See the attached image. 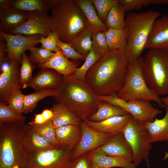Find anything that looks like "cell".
Here are the masks:
<instances>
[{
	"label": "cell",
	"instance_id": "40",
	"mask_svg": "<svg viewBox=\"0 0 168 168\" xmlns=\"http://www.w3.org/2000/svg\"><path fill=\"white\" fill-rule=\"evenodd\" d=\"M21 87L18 88L12 91L8 104L16 112L22 114L25 95L21 92Z\"/></svg>",
	"mask_w": 168,
	"mask_h": 168
},
{
	"label": "cell",
	"instance_id": "45",
	"mask_svg": "<svg viewBox=\"0 0 168 168\" xmlns=\"http://www.w3.org/2000/svg\"><path fill=\"white\" fill-rule=\"evenodd\" d=\"M53 116V113L51 109H45L41 113L35 114L34 118L31 121L36 124H42L51 120Z\"/></svg>",
	"mask_w": 168,
	"mask_h": 168
},
{
	"label": "cell",
	"instance_id": "49",
	"mask_svg": "<svg viewBox=\"0 0 168 168\" xmlns=\"http://www.w3.org/2000/svg\"><path fill=\"white\" fill-rule=\"evenodd\" d=\"M161 99L163 103L166 107L168 106V96L163 97L161 98ZM167 155L168 156V152L167 153Z\"/></svg>",
	"mask_w": 168,
	"mask_h": 168
},
{
	"label": "cell",
	"instance_id": "37",
	"mask_svg": "<svg viewBox=\"0 0 168 168\" xmlns=\"http://www.w3.org/2000/svg\"><path fill=\"white\" fill-rule=\"evenodd\" d=\"M26 117L12 108L9 105L0 103V123H11L25 121Z\"/></svg>",
	"mask_w": 168,
	"mask_h": 168
},
{
	"label": "cell",
	"instance_id": "27",
	"mask_svg": "<svg viewBox=\"0 0 168 168\" xmlns=\"http://www.w3.org/2000/svg\"><path fill=\"white\" fill-rule=\"evenodd\" d=\"M26 145L28 154L55 148L36 133L28 124L26 128Z\"/></svg>",
	"mask_w": 168,
	"mask_h": 168
},
{
	"label": "cell",
	"instance_id": "32",
	"mask_svg": "<svg viewBox=\"0 0 168 168\" xmlns=\"http://www.w3.org/2000/svg\"><path fill=\"white\" fill-rule=\"evenodd\" d=\"M58 91V89L36 91L28 95H25L22 113L32 112L40 100L48 96L55 97L57 96Z\"/></svg>",
	"mask_w": 168,
	"mask_h": 168
},
{
	"label": "cell",
	"instance_id": "30",
	"mask_svg": "<svg viewBox=\"0 0 168 168\" xmlns=\"http://www.w3.org/2000/svg\"><path fill=\"white\" fill-rule=\"evenodd\" d=\"M28 124L37 134L41 136L55 148H61L56 136L55 129L51 120L41 124H37L32 121Z\"/></svg>",
	"mask_w": 168,
	"mask_h": 168
},
{
	"label": "cell",
	"instance_id": "16",
	"mask_svg": "<svg viewBox=\"0 0 168 168\" xmlns=\"http://www.w3.org/2000/svg\"><path fill=\"white\" fill-rule=\"evenodd\" d=\"M159 49L168 51V14L155 21L145 47V49Z\"/></svg>",
	"mask_w": 168,
	"mask_h": 168
},
{
	"label": "cell",
	"instance_id": "28",
	"mask_svg": "<svg viewBox=\"0 0 168 168\" xmlns=\"http://www.w3.org/2000/svg\"><path fill=\"white\" fill-rule=\"evenodd\" d=\"M105 36L110 51L117 49L127 50L128 45L124 29L109 28L105 32Z\"/></svg>",
	"mask_w": 168,
	"mask_h": 168
},
{
	"label": "cell",
	"instance_id": "6",
	"mask_svg": "<svg viewBox=\"0 0 168 168\" xmlns=\"http://www.w3.org/2000/svg\"><path fill=\"white\" fill-rule=\"evenodd\" d=\"M142 72L149 88L159 96L168 95V51L149 49L143 58Z\"/></svg>",
	"mask_w": 168,
	"mask_h": 168
},
{
	"label": "cell",
	"instance_id": "31",
	"mask_svg": "<svg viewBox=\"0 0 168 168\" xmlns=\"http://www.w3.org/2000/svg\"><path fill=\"white\" fill-rule=\"evenodd\" d=\"M125 12L119 2L109 11L105 22L108 28L124 29L125 26Z\"/></svg>",
	"mask_w": 168,
	"mask_h": 168
},
{
	"label": "cell",
	"instance_id": "29",
	"mask_svg": "<svg viewBox=\"0 0 168 168\" xmlns=\"http://www.w3.org/2000/svg\"><path fill=\"white\" fill-rule=\"evenodd\" d=\"M92 33L88 28L84 29L69 44L77 52L86 58L89 52L92 49Z\"/></svg>",
	"mask_w": 168,
	"mask_h": 168
},
{
	"label": "cell",
	"instance_id": "1",
	"mask_svg": "<svg viewBox=\"0 0 168 168\" xmlns=\"http://www.w3.org/2000/svg\"><path fill=\"white\" fill-rule=\"evenodd\" d=\"M128 64L127 50H110L92 66L85 81L97 96L116 95L123 86Z\"/></svg>",
	"mask_w": 168,
	"mask_h": 168
},
{
	"label": "cell",
	"instance_id": "4",
	"mask_svg": "<svg viewBox=\"0 0 168 168\" xmlns=\"http://www.w3.org/2000/svg\"><path fill=\"white\" fill-rule=\"evenodd\" d=\"M24 121L0 123V168H20L27 155Z\"/></svg>",
	"mask_w": 168,
	"mask_h": 168
},
{
	"label": "cell",
	"instance_id": "48",
	"mask_svg": "<svg viewBox=\"0 0 168 168\" xmlns=\"http://www.w3.org/2000/svg\"><path fill=\"white\" fill-rule=\"evenodd\" d=\"M150 4L160 5L168 3V0H149Z\"/></svg>",
	"mask_w": 168,
	"mask_h": 168
},
{
	"label": "cell",
	"instance_id": "22",
	"mask_svg": "<svg viewBox=\"0 0 168 168\" xmlns=\"http://www.w3.org/2000/svg\"><path fill=\"white\" fill-rule=\"evenodd\" d=\"M37 66L40 68L54 69L63 76L73 74L77 68V64L65 58L61 50L55 53L46 63Z\"/></svg>",
	"mask_w": 168,
	"mask_h": 168
},
{
	"label": "cell",
	"instance_id": "12",
	"mask_svg": "<svg viewBox=\"0 0 168 168\" xmlns=\"http://www.w3.org/2000/svg\"><path fill=\"white\" fill-rule=\"evenodd\" d=\"M49 16L47 12L38 11L28 12L27 20L8 34L27 36L40 35L47 37L51 32L48 25Z\"/></svg>",
	"mask_w": 168,
	"mask_h": 168
},
{
	"label": "cell",
	"instance_id": "38",
	"mask_svg": "<svg viewBox=\"0 0 168 168\" xmlns=\"http://www.w3.org/2000/svg\"><path fill=\"white\" fill-rule=\"evenodd\" d=\"M100 20L105 23L111 8L119 2V0H91Z\"/></svg>",
	"mask_w": 168,
	"mask_h": 168
},
{
	"label": "cell",
	"instance_id": "8",
	"mask_svg": "<svg viewBox=\"0 0 168 168\" xmlns=\"http://www.w3.org/2000/svg\"><path fill=\"white\" fill-rule=\"evenodd\" d=\"M133 154V162L137 166L143 160L149 166L148 156L152 148L145 123L133 118L122 132Z\"/></svg>",
	"mask_w": 168,
	"mask_h": 168
},
{
	"label": "cell",
	"instance_id": "36",
	"mask_svg": "<svg viewBox=\"0 0 168 168\" xmlns=\"http://www.w3.org/2000/svg\"><path fill=\"white\" fill-rule=\"evenodd\" d=\"M102 57L96 55L93 49L89 52L82 65L77 68L72 75L76 79L85 81L87 73L92 66Z\"/></svg>",
	"mask_w": 168,
	"mask_h": 168
},
{
	"label": "cell",
	"instance_id": "21",
	"mask_svg": "<svg viewBox=\"0 0 168 168\" xmlns=\"http://www.w3.org/2000/svg\"><path fill=\"white\" fill-rule=\"evenodd\" d=\"M28 17V12L13 8L0 11V31L9 32L25 22Z\"/></svg>",
	"mask_w": 168,
	"mask_h": 168
},
{
	"label": "cell",
	"instance_id": "18",
	"mask_svg": "<svg viewBox=\"0 0 168 168\" xmlns=\"http://www.w3.org/2000/svg\"><path fill=\"white\" fill-rule=\"evenodd\" d=\"M41 70L34 77L28 86L33 88L36 91L58 89L63 82V77L57 72L50 69L41 68Z\"/></svg>",
	"mask_w": 168,
	"mask_h": 168
},
{
	"label": "cell",
	"instance_id": "42",
	"mask_svg": "<svg viewBox=\"0 0 168 168\" xmlns=\"http://www.w3.org/2000/svg\"><path fill=\"white\" fill-rule=\"evenodd\" d=\"M58 38V37L55 34L51 32L47 37L41 36L39 42L41 44V47L56 53L61 50L56 44Z\"/></svg>",
	"mask_w": 168,
	"mask_h": 168
},
{
	"label": "cell",
	"instance_id": "23",
	"mask_svg": "<svg viewBox=\"0 0 168 168\" xmlns=\"http://www.w3.org/2000/svg\"><path fill=\"white\" fill-rule=\"evenodd\" d=\"M51 109L53 116L51 121L55 129L68 125H80L82 121L64 105L58 103Z\"/></svg>",
	"mask_w": 168,
	"mask_h": 168
},
{
	"label": "cell",
	"instance_id": "13",
	"mask_svg": "<svg viewBox=\"0 0 168 168\" xmlns=\"http://www.w3.org/2000/svg\"><path fill=\"white\" fill-rule=\"evenodd\" d=\"M80 126L82 137L73 152L72 156L74 159L104 145L113 135L96 131L88 126L82 121Z\"/></svg>",
	"mask_w": 168,
	"mask_h": 168
},
{
	"label": "cell",
	"instance_id": "3",
	"mask_svg": "<svg viewBox=\"0 0 168 168\" xmlns=\"http://www.w3.org/2000/svg\"><path fill=\"white\" fill-rule=\"evenodd\" d=\"M63 76L62 84L54 97L58 103L65 105L81 121L88 119L102 101L86 81L77 79L72 75Z\"/></svg>",
	"mask_w": 168,
	"mask_h": 168
},
{
	"label": "cell",
	"instance_id": "19",
	"mask_svg": "<svg viewBox=\"0 0 168 168\" xmlns=\"http://www.w3.org/2000/svg\"><path fill=\"white\" fill-rule=\"evenodd\" d=\"M57 139L61 148L73 151L82 137L80 125H68L55 129Z\"/></svg>",
	"mask_w": 168,
	"mask_h": 168
},
{
	"label": "cell",
	"instance_id": "17",
	"mask_svg": "<svg viewBox=\"0 0 168 168\" xmlns=\"http://www.w3.org/2000/svg\"><path fill=\"white\" fill-rule=\"evenodd\" d=\"M133 118L128 114L113 117L99 122L91 121L88 119L82 121L86 125L98 132L112 135L122 133Z\"/></svg>",
	"mask_w": 168,
	"mask_h": 168
},
{
	"label": "cell",
	"instance_id": "25",
	"mask_svg": "<svg viewBox=\"0 0 168 168\" xmlns=\"http://www.w3.org/2000/svg\"><path fill=\"white\" fill-rule=\"evenodd\" d=\"M166 112L161 119L156 118L152 122L145 123V126L152 142L168 141V106Z\"/></svg>",
	"mask_w": 168,
	"mask_h": 168
},
{
	"label": "cell",
	"instance_id": "24",
	"mask_svg": "<svg viewBox=\"0 0 168 168\" xmlns=\"http://www.w3.org/2000/svg\"><path fill=\"white\" fill-rule=\"evenodd\" d=\"M74 1L83 12L87 21L88 28L92 33L107 30L109 28L99 18L91 0Z\"/></svg>",
	"mask_w": 168,
	"mask_h": 168
},
{
	"label": "cell",
	"instance_id": "35",
	"mask_svg": "<svg viewBox=\"0 0 168 168\" xmlns=\"http://www.w3.org/2000/svg\"><path fill=\"white\" fill-rule=\"evenodd\" d=\"M91 41L92 49L96 55L102 57L110 51L106 40L105 32L93 33Z\"/></svg>",
	"mask_w": 168,
	"mask_h": 168
},
{
	"label": "cell",
	"instance_id": "33",
	"mask_svg": "<svg viewBox=\"0 0 168 168\" xmlns=\"http://www.w3.org/2000/svg\"><path fill=\"white\" fill-rule=\"evenodd\" d=\"M10 7L26 12L38 11L47 12L48 10L47 0H13Z\"/></svg>",
	"mask_w": 168,
	"mask_h": 168
},
{
	"label": "cell",
	"instance_id": "15",
	"mask_svg": "<svg viewBox=\"0 0 168 168\" xmlns=\"http://www.w3.org/2000/svg\"><path fill=\"white\" fill-rule=\"evenodd\" d=\"M93 150L108 156L125 158L133 161L132 151L122 133L113 134L106 143Z\"/></svg>",
	"mask_w": 168,
	"mask_h": 168
},
{
	"label": "cell",
	"instance_id": "44",
	"mask_svg": "<svg viewBox=\"0 0 168 168\" xmlns=\"http://www.w3.org/2000/svg\"><path fill=\"white\" fill-rule=\"evenodd\" d=\"M71 168H94L92 161L87 152L76 158Z\"/></svg>",
	"mask_w": 168,
	"mask_h": 168
},
{
	"label": "cell",
	"instance_id": "20",
	"mask_svg": "<svg viewBox=\"0 0 168 168\" xmlns=\"http://www.w3.org/2000/svg\"><path fill=\"white\" fill-rule=\"evenodd\" d=\"M87 153L92 161L94 168H136L133 161L129 159L108 156L94 150Z\"/></svg>",
	"mask_w": 168,
	"mask_h": 168
},
{
	"label": "cell",
	"instance_id": "39",
	"mask_svg": "<svg viewBox=\"0 0 168 168\" xmlns=\"http://www.w3.org/2000/svg\"><path fill=\"white\" fill-rule=\"evenodd\" d=\"M30 54L29 57L33 63L37 65L45 63L52 57L54 52L42 48L34 47L29 50Z\"/></svg>",
	"mask_w": 168,
	"mask_h": 168
},
{
	"label": "cell",
	"instance_id": "43",
	"mask_svg": "<svg viewBox=\"0 0 168 168\" xmlns=\"http://www.w3.org/2000/svg\"><path fill=\"white\" fill-rule=\"evenodd\" d=\"M119 2L127 13L135 10H139L142 6L149 5V0H119Z\"/></svg>",
	"mask_w": 168,
	"mask_h": 168
},
{
	"label": "cell",
	"instance_id": "11",
	"mask_svg": "<svg viewBox=\"0 0 168 168\" xmlns=\"http://www.w3.org/2000/svg\"><path fill=\"white\" fill-rule=\"evenodd\" d=\"M20 61L8 57L0 61V103L8 104L12 91L21 88L19 69Z\"/></svg>",
	"mask_w": 168,
	"mask_h": 168
},
{
	"label": "cell",
	"instance_id": "7",
	"mask_svg": "<svg viewBox=\"0 0 168 168\" xmlns=\"http://www.w3.org/2000/svg\"><path fill=\"white\" fill-rule=\"evenodd\" d=\"M142 62L143 57L140 56L128 64L123 86L116 96L125 101L141 99L153 101L161 107L166 108L161 98L149 88L146 82L142 72Z\"/></svg>",
	"mask_w": 168,
	"mask_h": 168
},
{
	"label": "cell",
	"instance_id": "47",
	"mask_svg": "<svg viewBox=\"0 0 168 168\" xmlns=\"http://www.w3.org/2000/svg\"><path fill=\"white\" fill-rule=\"evenodd\" d=\"M11 0H0V11L9 9L10 7Z\"/></svg>",
	"mask_w": 168,
	"mask_h": 168
},
{
	"label": "cell",
	"instance_id": "34",
	"mask_svg": "<svg viewBox=\"0 0 168 168\" xmlns=\"http://www.w3.org/2000/svg\"><path fill=\"white\" fill-rule=\"evenodd\" d=\"M20 62L21 66L19 70L20 81L21 88L24 89L28 87L29 83L32 79V71L36 66L33 64L25 53L21 56Z\"/></svg>",
	"mask_w": 168,
	"mask_h": 168
},
{
	"label": "cell",
	"instance_id": "41",
	"mask_svg": "<svg viewBox=\"0 0 168 168\" xmlns=\"http://www.w3.org/2000/svg\"><path fill=\"white\" fill-rule=\"evenodd\" d=\"M56 44L61 49L63 56L67 58H70L74 60L78 59L85 60V58L74 50L69 44L62 42L58 38Z\"/></svg>",
	"mask_w": 168,
	"mask_h": 168
},
{
	"label": "cell",
	"instance_id": "9",
	"mask_svg": "<svg viewBox=\"0 0 168 168\" xmlns=\"http://www.w3.org/2000/svg\"><path fill=\"white\" fill-rule=\"evenodd\" d=\"M73 152L60 148L29 153L20 168H71Z\"/></svg>",
	"mask_w": 168,
	"mask_h": 168
},
{
	"label": "cell",
	"instance_id": "26",
	"mask_svg": "<svg viewBox=\"0 0 168 168\" xmlns=\"http://www.w3.org/2000/svg\"><path fill=\"white\" fill-rule=\"evenodd\" d=\"M129 114L121 108L107 102L102 101L96 111L88 119L94 122H99L110 118Z\"/></svg>",
	"mask_w": 168,
	"mask_h": 168
},
{
	"label": "cell",
	"instance_id": "14",
	"mask_svg": "<svg viewBox=\"0 0 168 168\" xmlns=\"http://www.w3.org/2000/svg\"><path fill=\"white\" fill-rule=\"evenodd\" d=\"M0 35L6 41L8 57L19 61H21V56L25 51L29 50L39 43L41 36L13 35L1 31Z\"/></svg>",
	"mask_w": 168,
	"mask_h": 168
},
{
	"label": "cell",
	"instance_id": "46",
	"mask_svg": "<svg viewBox=\"0 0 168 168\" xmlns=\"http://www.w3.org/2000/svg\"><path fill=\"white\" fill-rule=\"evenodd\" d=\"M7 57L6 43H5L0 39V60Z\"/></svg>",
	"mask_w": 168,
	"mask_h": 168
},
{
	"label": "cell",
	"instance_id": "5",
	"mask_svg": "<svg viewBox=\"0 0 168 168\" xmlns=\"http://www.w3.org/2000/svg\"><path fill=\"white\" fill-rule=\"evenodd\" d=\"M161 15L160 12L152 10L138 13L132 12L126 14L124 29L128 45L129 64L141 56L153 25Z\"/></svg>",
	"mask_w": 168,
	"mask_h": 168
},
{
	"label": "cell",
	"instance_id": "10",
	"mask_svg": "<svg viewBox=\"0 0 168 168\" xmlns=\"http://www.w3.org/2000/svg\"><path fill=\"white\" fill-rule=\"evenodd\" d=\"M100 100L108 102L123 109L133 118L144 123L152 122L162 111L154 107L150 101L134 99L125 101L118 97L116 95L109 96H97Z\"/></svg>",
	"mask_w": 168,
	"mask_h": 168
},
{
	"label": "cell",
	"instance_id": "2",
	"mask_svg": "<svg viewBox=\"0 0 168 168\" xmlns=\"http://www.w3.org/2000/svg\"><path fill=\"white\" fill-rule=\"evenodd\" d=\"M48 25L50 32L62 42L69 44L80 33L88 28L87 20L74 0H47Z\"/></svg>",
	"mask_w": 168,
	"mask_h": 168
}]
</instances>
